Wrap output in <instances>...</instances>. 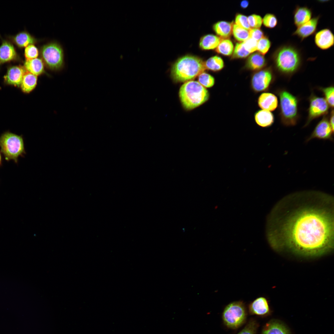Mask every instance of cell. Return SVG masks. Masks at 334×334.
<instances>
[{
    "mask_svg": "<svg viewBox=\"0 0 334 334\" xmlns=\"http://www.w3.org/2000/svg\"><path fill=\"white\" fill-rule=\"evenodd\" d=\"M334 198L321 191L288 195L268 217L267 235L271 247L307 257L325 255L334 248Z\"/></svg>",
    "mask_w": 334,
    "mask_h": 334,
    "instance_id": "1",
    "label": "cell"
},
{
    "mask_svg": "<svg viewBox=\"0 0 334 334\" xmlns=\"http://www.w3.org/2000/svg\"><path fill=\"white\" fill-rule=\"evenodd\" d=\"M206 69L205 63L200 58L187 55L179 58L173 64L171 75L176 82H186L195 79Z\"/></svg>",
    "mask_w": 334,
    "mask_h": 334,
    "instance_id": "2",
    "label": "cell"
},
{
    "mask_svg": "<svg viewBox=\"0 0 334 334\" xmlns=\"http://www.w3.org/2000/svg\"><path fill=\"white\" fill-rule=\"evenodd\" d=\"M179 96L186 109H194L208 100L209 93L206 88L198 82L191 80L185 82L181 87Z\"/></svg>",
    "mask_w": 334,
    "mask_h": 334,
    "instance_id": "3",
    "label": "cell"
},
{
    "mask_svg": "<svg viewBox=\"0 0 334 334\" xmlns=\"http://www.w3.org/2000/svg\"><path fill=\"white\" fill-rule=\"evenodd\" d=\"M301 57L299 50L289 45L280 46L276 50L273 55L277 69L286 73H292L298 68L301 62Z\"/></svg>",
    "mask_w": 334,
    "mask_h": 334,
    "instance_id": "4",
    "label": "cell"
},
{
    "mask_svg": "<svg viewBox=\"0 0 334 334\" xmlns=\"http://www.w3.org/2000/svg\"><path fill=\"white\" fill-rule=\"evenodd\" d=\"M1 152L6 159L14 160L17 163L19 156L26 153L23 138L9 132L2 134L0 137Z\"/></svg>",
    "mask_w": 334,
    "mask_h": 334,
    "instance_id": "5",
    "label": "cell"
},
{
    "mask_svg": "<svg viewBox=\"0 0 334 334\" xmlns=\"http://www.w3.org/2000/svg\"><path fill=\"white\" fill-rule=\"evenodd\" d=\"M41 58L44 65L52 70L61 69L64 65V52L61 45L55 41L42 45L39 51Z\"/></svg>",
    "mask_w": 334,
    "mask_h": 334,
    "instance_id": "6",
    "label": "cell"
},
{
    "mask_svg": "<svg viewBox=\"0 0 334 334\" xmlns=\"http://www.w3.org/2000/svg\"><path fill=\"white\" fill-rule=\"evenodd\" d=\"M244 305L241 301L232 302L227 305L223 313V319L228 327L236 328L239 327L246 318Z\"/></svg>",
    "mask_w": 334,
    "mask_h": 334,
    "instance_id": "7",
    "label": "cell"
},
{
    "mask_svg": "<svg viewBox=\"0 0 334 334\" xmlns=\"http://www.w3.org/2000/svg\"><path fill=\"white\" fill-rule=\"evenodd\" d=\"M280 106L283 122L288 126L294 125L297 113V101L289 92L283 91L280 94Z\"/></svg>",
    "mask_w": 334,
    "mask_h": 334,
    "instance_id": "8",
    "label": "cell"
},
{
    "mask_svg": "<svg viewBox=\"0 0 334 334\" xmlns=\"http://www.w3.org/2000/svg\"><path fill=\"white\" fill-rule=\"evenodd\" d=\"M272 78L271 71L265 69L255 73L251 79V84L253 90L260 92L266 90L269 86Z\"/></svg>",
    "mask_w": 334,
    "mask_h": 334,
    "instance_id": "9",
    "label": "cell"
},
{
    "mask_svg": "<svg viewBox=\"0 0 334 334\" xmlns=\"http://www.w3.org/2000/svg\"><path fill=\"white\" fill-rule=\"evenodd\" d=\"M333 132L329 122L325 118H323L317 124L313 132L306 139L308 142L314 139L333 140Z\"/></svg>",
    "mask_w": 334,
    "mask_h": 334,
    "instance_id": "10",
    "label": "cell"
},
{
    "mask_svg": "<svg viewBox=\"0 0 334 334\" xmlns=\"http://www.w3.org/2000/svg\"><path fill=\"white\" fill-rule=\"evenodd\" d=\"M328 109V103L322 97H314L310 101L309 116L305 126L308 125L313 119L327 113Z\"/></svg>",
    "mask_w": 334,
    "mask_h": 334,
    "instance_id": "11",
    "label": "cell"
},
{
    "mask_svg": "<svg viewBox=\"0 0 334 334\" xmlns=\"http://www.w3.org/2000/svg\"><path fill=\"white\" fill-rule=\"evenodd\" d=\"M21 60L12 43L7 40H2L0 45V65Z\"/></svg>",
    "mask_w": 334,
    "mask_h": 334,
    "instance_id": "12",
    "label": "cell"
},
{
    "mask_svg": "<svg viewBox=\"0 0 334 334\" xmlns=\"http://www.w3.org/2000/svg\"><path fill=\"white\" fill-rule=\"evenodd\" d=\"M26 71L24 67L20 65L10 66L4 77V82L8 85L20 87Z\"/></svg>",
    "mask_w": 334,
    "mask_h": 334,
    "instance_id": "13",
    "label": "cell"
},
{
    "mask_svg": "<svg viewBox=\"0 0 334 334\" xmlns=\"http://www.w3.org/2000/svg\"><path fill=\"white\" fill-rule=\"evenodd\" d=\"M314 41L315 44L319 48L322 50H326L334 45V34L329 28H324L315 34Z\"/></svg>",
    "mask_w": 334,
    "mask_h": 334,
    "instance_id": "14",
    "label": "cell"
},
{
    "mask_svg": "<svg viewBox=\"0 0 334 334\" xmlns=\"http://www.w3.org/2000/svg\"><path fill=\"white\" fill-rule=\"evenodd\" d=\"M320 16L312 18L310 20L297 27L293 35L299 37L302 41L314 34L316 31Z\"/></svg>",
    "mask_w": 334,
    "mask_h": 334,
    "instance_id": "15",
    "label": "cell"
},
{
    "mask_svg": "<svg viewBox=\"0 0 334 334\" xmlns=\"http://www.w3.org/2000/svg\"><path fill=\"white\" fill-rule=\"evenodd\" d=\"M11 41L18 48H22L37 43L38 40L28 32L24 31L14 36H9Z\"/></svg>",
    "mask_w": 334,
    "mask_h": 334,
    "instance_id": "16",
    "label": "cell"
},
{
    "mask_svg": "<svg viewBox=\"0 0 334 334\" xmlns=\"http://www.w3.org/2000/svg\"><path fill=\"white\" fill-rule=\"evenodd\" d=\"M249 309L252 314L263 315L268 314L270 308L267 299L263 297L257 298L249 306Z\"/></svg>",
    "mask_w": 334,
    "mask_h": 334,
    "instance_id": "17",
    "label": "cell"
},
{
    "mask_svg": "<svg viewBox=\"0 0 334 334\" xmlns=\"http://www.w3.org/2000/svg\"><path fill=\"white\" fill-rule=\"evenodd\" d=\"M311 10L307 6H297L293 12V21L298 27L310 20L312 16Z\"/></svg>",
    "mask_w": 334,
    "mask_h": 334,
    "instance_id": "18",
    "label": "cell"
},
{
    "mask_svg": "<svg viewBox=\"0 0 334 334\" xmlns=\"http://www.w3.org/2000/svg\"><path fill=\"white\" fill-rule=\"evenodd\" d=\"M258 102L261 109L269 111L274 110L278 105L277 97L273 94L268 92L263 93L260 95Z\"/></svg>",
    "mask_w": 334,
    "mask_h": 334,
    "instance_id": "19",
    "label": "cell"
},
{
    "mask_svg": "<svg viewBox=\"0 0 334 334\" xmlns=\"http://www.w3.org/2000/svg\"><path fill=\"white\" fill-rule=\"evenodd\" d=\"M44 65L42 59L37 58L26 60L24 67L27 71L37 76L44 73Z\"/></svg>",
    "mask_w": 334,
    "mask_h": 334,
    "instance_id": "20",
    "label": "cell"
},
{
    "mask_svg": "<svg viewBox=\"0 0 334 334\" xmlns=\"http://www.w3.org/2000/svg\"><path fill=\"white\" fill-rule=\"evenodd\" d=\"M255 119L259 126L263 127L272 125L274 120L272 114L269 111L263 109L259 110L255 113Z\"/></svg>",
    "mask_w": 334,
    "mask_h": 334,
    "instance_id": "21",
    "label": "cell"
},
{
    "mask_svg": "<svg viewBox=\"0 0 334 334\" xmlns=\"http://www.w3.org/2000/svg\"><path fill=\"white\" fill-rule=\"evenodd\" d=\"M266 60L263 55L259 53H254L250 56L247 61L246 66L252 70H258L266 65Z\"/></svg>",
    "mask_w": 334,
    "mask_h": 334,
    "instance_id": "22",
    "label": "cell"
},
{
    "mask_svg": "<svg viewBox=\"0 0 334 334\" xmlns=\"http://www.w3.org/2000/svg\"><path fill=\"white\" fill-rule=\"evenodd\" d=\"M37 80V76L26 71L20 86L21 90L26 93L30 92L36 86Z\"/></svg>",
    "mask_w": 334,
    "mask_h": 334,
    "instance_id": "23",
    "label": "cell"
},
{
    "mask_svg": "<svg viewBox=\"0 0 334 334\" xmlns=\"http://www.w3.org/2000/svg\"><path fill=\"white\" fill-rule=\"evenodd\" d=\"M221 40L220 38L216 36L207 35L201 38L199 46L201 49L203 50L213 49L216 48Z\"/></svg>",
    "mask_w": 334,
    "mask_h": 334,
    "instance_id": "24",
    "label": "cell"
},
{
    "mask_svg": "<svg viewBox=\"0 0 334 334\" xmlns=\"http://www.w3.org/2000/svg\"><path fill=\"white\" fill-rule=\"evenodd\" d=\"M233 26L232 23L221 21L214 25L213 29L216 33L220 37L227 38L231 35Z\"/></svg>",
    "mask_w": 334,
    "mask_h": 334,
    "instance_id": "25",
    "label": "cell"
},
{
    "mask_svg": "<svg viewBox=\"0 0 334 334\" xmlns=\"http://www.w3.org/2000/svg\"><path fill=\"white\" fill-rule=\"evenodd\" d=\"M262 334H290L289 332L282 324L276 321L268 323Z\"/></svg>",
    "mask_w": 334,
    "mask_h": 334,
    "instance_id": "26",
    "label": "cell"
},
{
    "mask_svg": "<svg viewBox=\"0 0 334 334\" xmlns=\"http://www.w3.org/2000/svg\"><path fill=\"white\" fill-rule=\"evenodd\" d=\"M205 65L206 69L216 71L223 68L224 63L221 57L215 56L208 59L205 63Z\"/></svg>",
    "mask_w": 334,
    "mask_h": 334,
    "instance_id": "27",
    "label": "cell"
},
{
    "mask_svg": "<svg viewBox=\"0 0 334 334\" xmlns=\"http://www.w3.org/2000/svg\"><path fill=\"white\" fill-rule=\"evenodd\" d=\"M233 49V45L231 40L225 39L221 40L216 48V51L218 53L229 56L232 54Z\"/></svg>",
    "mask_w": 334,
    "mask_h": 334,
    "instance_id": "28",
    "label": "cell"
},
{
    "mask_svg": "<svg viewBox=\"0 0 334 334\" xmlns=\"http://www.w3.org/2000/svg\"><path fill=\"white\" fill-rule=\"evenodd\" d=\"M249 31L236 24L233 25L232 32L234 38L239 41H244L249 38Z\"/></svg>",
    "mask_w": 334,
    "mask_h": 334,
    "instance_id": "29",
    "label": "cell"
},
{
    "mask_svg": "<svg viewBox=\"0 0 334 334\" xmlns=\"http://www.w3.org/2000/svg\"><path fill=\"white\" fill-rule=\"evenodd\" d=\"M214 78L209 74L203 72L199 75L198 82L204 87L209 88L215 84Z\"/></svg>",
    "mask_w": 334,
    "mask_h": 334,
    "instance_id": "30",
    "label": "cell"
},
{
    "mask_svg": "<svg viewBox=\"0 0 334 334\" xmlns=\"http://www.w3.org/2000/svg\"><path fill=\"white\" fill-rule=\"evenodd\" d=\"M271 46V42L269 39L263 36L257 41V50L262 55L265 54L269 50Z\"/></svg>",
    "mask_w": 334,
    "mask_h": 334,
    "instance_id": "31",
    "label": "cell"
},
{
    "mask_svg": "<svg viewBox=\"0 0 334 334\" xmlns=\"http://www.w3.org/2000/svg\"><path fill=\"white\" fill-rule=\"evenodd\" d=\"M249 53L245 48L243 43L236 44L232 56V58H244L249 55Z\"/></svg>",
    "mask_w": 334,
    "mask_h": 334,
    "instance_id": "32",
    "label": "cell"
},
{
    "mask_svg": "<svg viewBox=\"0 0 334 334\" xmlns=\"http://www.w3.org/2000/svg\"><path fill=\"white\" fill-rule=\"evenodd\" d=\"M39 54V50L34 45H29L25 48L24 55L26 60L37 58Z\"/></svg>",
    "mask_w": 334,
    "mask_h": 334,
    "instance_id": "33",
    "label": "cell"
},
{
    "mask_svg": "<svg viewBox=\"0 0 334 334\" xmlns=\"http://www.w3.org/2000/svg\"><path fill=\"white\" fill-rule=\"evenodd\" d=\"M263 22L266 27L272 28L277 25L278 20L275 15L272 13H268L264 17L263 19Z\"/></svg>",
    "mask_w": 334,
    "mask_h": 334,
    "instance_id": "34",
    "label": "cell"
},
{
    "mask_svg": "<svg viewBox=\"0 0 334 334\" xmlns=\"http://www.w3.org/2000/svg\"><path fill=\"white\" fill-rule=\"evenodd\" d=\"M247 18L248 22L250 27L259 28L261 26L263 23V19L260 16L253 14L250 15Z\"/></svg>",
    "mask_w": 334,
    "mask_h": 334,
    "instance_id": "35",
    "label": "cell"
},
{
    "mask_svg": "<svg viewBox=\"0 0 334 334\" xmlns=\"http://www.w3.org/2000/svg\"><path fill=\"white\" fill-rule=\"evenodd\" d=\"M236 24L244 28L249 30L250 29L247 17L245 15L238 14L235 19Z\"/></svg>",
    "mask_w": 334,
    "mask_h": 334,
    "instance_id": "36",
    "label": "cell"
},
{
    "mask_svg": "<svg viewBox=\"0 0 334 334\" xmlns=\"http://www.w3.org/2000/svg\"><path fill=\"white\" fill-rule=\"evenodd\" d=\"M327 103L332 107L334 106V88L331 86L322 89Z\"/></svg>",
    "mask_w": 334,
    "mask_h": 334,
    "instance_id": "37",
    "label": "cell"
},
{
    "mask_svg": "<svg viewBox=\"0 0 334 334\" xmlns=\"http://www.w3.org/2000/svg\"><path fill=\"white\" fill-rule=\"evenodd\" d=\"M243 43L246 49L250 53L257 50V41L249 37Z\"/></svg>",
    "mask_w": 334,
    "mask_h": 334,
    "instance_id": "38",
    "label": "cell"
},
{
    "mask_svg": "<svg viewBox=\"0 0 334 334\" xmlns=\"http://www.w3.org/2000/svg\"><path fill=\"white\" fill-rule=\"evenodd\" d=\"M249 32V37L257 41L264 36L263 32L259 28H251Z\"/></svg>",
    "mask_w": 334,
    "mask_h": 334,
    "instance_id": "39",
    "label": "cell"
},
{
    "mask_svg": "<svg viewBox=\"0 0 334 334\" xmlns=\"http://www.w3.org/2000/svg\"><path fill=\"white\" fill-rule=\"evenodd\" d=\"M256 325L254 322H251L237 334H255Z\"/></svg>",
    "mask_w": 334,
    "mask_h": 334,
    "instance_id": "40",
    "label": "cell"
},
{
    "mask_svg": "<svg viewBox=\"0 0 334 334\" xmlns=\"http://www.w3.org/2000/svg\"><path fill=\"white\" fill-rule=\"evenodd\" d=\"M329 123L332 129V131H334V113L333 111H332V113L331 117Z\"/></svg>",
    "mask_w": 334,
    "mask_h": 334,
    "instance_id": "41",
    "label": "cell"
},
{
    "mask_svg": "<svg viewBox=\"0 0 334 334\" xmlns=\"http://www.w3.org/2000/svg\"><path fill=\"white\" fill-rule=\"evenodd\" d=\"M249 2L247 0L242 1L241 3V6L243 8L247 7L248 5Z\"/></svg>",
    "mask_w": 334,
    "mask_h": 334,
    "instance_id": "42",
    "label": "cell"
},
{
    "mask_svg": "<svg viewBox=\"0 0 334 334\" xmlns=\"http://www.w3.org/2000/svg\"><path fill=\"white\" fill-rule=\"evenodd\" d=\"M1 161H2L1 156V154H0V165L1 164Z\"/></svg>",
    "mask_w": 334,
    "mask_h": 334,
    "instance_id": "43",
    "label": "cell"
}]
</instances>
